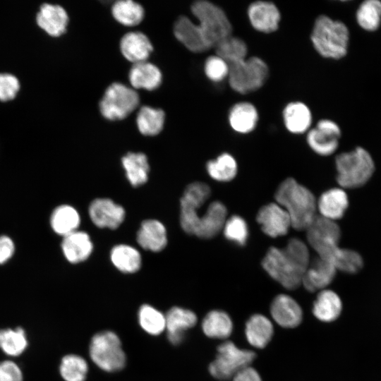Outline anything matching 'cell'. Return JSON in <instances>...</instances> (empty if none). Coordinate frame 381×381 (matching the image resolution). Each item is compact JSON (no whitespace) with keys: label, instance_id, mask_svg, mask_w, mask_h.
I'll list each match as a JSON object with an SVG mask.
<instances>
[{"label":"cell","instance_id":"6da1fadb","mask_svg":"<svg viewBox=\"0 0 381 381\" xmlns=\"http://www.w3.org/2000/svg\"><path fill=\"white\" fill-rule=\"evenodd\" d=\"M310 262L306 244L299 238H292L283 248H270L262 259V266L283 287L294 290L301 284Z\"/></svg>","mask_w":381,"mask_h":381},{"label":"cell","instance_id":"7a4b0ae2","mask_svg":"<svg viewBox=\"0 0 381 381\" xmlns=\"http://www.w3.org/2000/svg\"><path fill=\"white\" fill-rule=\"evenodd\" d=\"M274 197L277 203L289 214L291 226L296 230H307L318 216L315 197L293 178L280 183Z\"/></svg>","mask_w":381,"mask_h":381},{"label":"cell","instance_id":"3957f363","mask_svg":"<svg viewBox=\"0 0 381 381\" xmlns=\"http://www.w3.org/2000/svg\"><path fill=\"white\" fill-rule=\"evenodd\" d=\"M349 37L348 27L343 22L320 15L315 20L310 40L321 56L338 60L347 54Z\"/></svg>","mask_w":381,"mask_h":381},{"label":"cell","instance_id":"277c9868","mask_svg":"<svg viewBox=\"0 0 381 381\" xmlns=\"http://www.w3.org/2000/svg\"><path fill=\"white\" fill-rule=\"evenodd\" d=\"M335 166L337 182L344 189L362 187L371 179L375 169L372 156L362 147L338 155Z\"/></svg>","mask_w":381,"mask_h":381},{"label":"cell","instance_id":"5b68a950","mask_svg":"<svg viewBox=\"0 0 381 381\" xmlns=\"http://www.w3.org/2000/svg\"><path fill=\"white\" fill-rule=\"evenodd\" d=\"M191 11L198 20L197 24L205 42L210 49L231 35L232 25L225 12L208 1H197L191 6Z\"/></svg>","mask_w":381,"mask_h":381},{"label":"cell","instance_id":"8992f818","mask_svg":"<svg viewBox=\"0 0 381 381\" xmlns=\"http://www.w3.org/2000/svg\"><path fill=\"white\" fill-rule=\"evenodd\" d=\"M229 66L228 82L235 92L245 95L260 89L269 75V68L262 59L251 56Z\"/></svg>","mask_w":381,"mask_h":381},{"label":"cell","instance_id":"52a82bcc","mask_svg":"<svg viewBox=\"0 0 381 381\" xmlns=\"http://www.w3.org/2000/svg\"><path fill=\"white\" fill-rule=\"evenodd\" d=\"M90 356L93 363L107 372H116L123 368L126 355L116 334L103 331L95 334L90 344Z\"/></svg>","mask_w":381,"mask_h":381},{"label":"cell","instance_id":"ba28073f","mask_svg":"<svg viewBox=\"0 0 381 381\" xmlns=\"http://www.w3.org/2000/svg\"><path fill=\"white\" fill-rule=\"evenodd\" d=\"M216 358L210 364V373L216 379H230L240 370L249 366L255 358L250 350L241 349L231 341H226L217 347Z\"/></svg>","mask_w":381,"mask_h":381},{"label":"cell","instance_id":"9c48e42d","mask_svg":"<svg viewBox=\"0 0 381 381\" xmlns=\"http://www.w3.org/2000/svg\"><path fill=\"white\" fill-rule=\"evenodd\" d=\"M139 96L135 90L120 83L111 84L100 102L102 116L111 121L120 120L128 116L138 105Z\"/></svg>","mask_w":381,"mask_h":381},{"label":"cell","instance_id":"30bf717a","mask_svg":"<svg viewBox=\"0 0 381 381\" xmlns=\"http://www.w3.org/2000/svg\"><path fill=\"white\" fill-rule=\"evenodd\" d=\"M306 231L308 242L318 257L330 262L340 247L341 230L337 222L317 216Z\"/></svg>","mask_w":381,"mask_h":381},{"label":"cell","instance_id":"8fae6325","mask_svg":"<svg viewBox=\"0 0 381 381\" xmlns=\"http://www.w3.org/2000/svg\"><path fill=\"white\" fill-rule=\"evenodd\" d=\"M208 185L200 181L193 182L186 188L181 198L180 223L183 230L194 235L200 207L210 195Z\"/></svg>","mask_w":381,"mask_h":381},{"label":"cell","instance_id":"7c38bea8","mask_svg":"<svg viewBox=\"0 0 381 381\" xmlns=\"http://www.w3.org/2000/svg\"><path fill=\"white\" fill-rule=\"evenodd\" d=\"M341 134L339 125L332 120L325 119L320 120L315 128L308 131L306 140L315 153L329 156L338 148Z\"/></svg>","mask_w":381,"mask_h":381},{"label":"cell","instance_id":"4fadbf2b","mask_svg":"<svg viewBox=\"0 0 381 381\" xmlns=\"http://www.w3.org/2000/svg\"><path fill=\"white\" fill-rule=\"evenodd\" d=\"M256 219L262 231L272 238L286 234L291 226L289 214L277 202L262 206L257 214Z\"/></svg>","mask_w":381,"mask_h":381},{"label":"cell","instance_id":"5bb4252c","mask_svg":"<svg viewBox=\"0 0 381 381\" xmlns=\"http://www.w3.org/2000/svg\"><path fill=\"white\" fill-rule=\"evenodd\" d=\"M247 13L250 25L258 32L272 33L279 28L281 14L271 1H254L248 6Z\"/></svg>","mask_w":381,"mask_h":381},{"label":"cell","instance_id":"9a60e30c","mask_svg":"<svg viewBox=\"0 0 381 381\" xmlns=\"http://www.w3.org/2000/svg\"><path fill=\"white\" fill-rule=\"evenodd\" d=\"M89 215L95 226L115 229L123 222L125 210L111 199L97 198L90 205Z\"/></svg>","mask_w":381,"mask_h":381},{"label":"cell","instance_id":"2e32d148","mask_svg":"<svg viewBox=\"0 0 381 381\" xmlns=\"http://www.w3.org/2000/svg\"><path fill=\"white\" fill-rule=\"evenodd\" d=\"M272 319L284 328H294L299 325L303 318L300 305L289 295L279 294L272 301L270 306Z\"/></svg>","mask_w":381,"mask_h":381},{"label":"cell","instance_id":"e0dca14e","mask_svg":"<svg viewBox=\"0 0 381 381\" xmlns=\"http://www.w3.org/2000/svg\"><path fill=\"white\" fill-rule=\"evenodd\" d=\"M227 210L219 201L212 202L199 217L194 235L201 238H211L222 231L226 220Z\"/></svg>","mask_w":381,"mask_h":381},{"label":"cell","instance_id":"ac0fdd59","mask_svg":"<svg viewBox=\"0 0 381 381\" xmlns=\"http://www.w3.org/2000/svg\"><path fill=\"white\" fill-rule=\"evenodd\" d=\"M337 271L329 261L318 257L310 262L303 276L301 284L310 292L323 290L333 281Z\"/></svg>","mask_w":381,"mask_h":381},{"label":"cell","instance_id":"d6986e66","mask_svg":"<svg viewBox=\"0 0 381 381\" xmlns=\"http://www.w3.org/2000/svg\"><path fill=\"white\" fill-rule=\"evenodd\" d=\"M348 195L342 188H333L325 191L317 200L320 216L334 221L344 215L349 207Z\"/></svg>","mask_w":381,"mask_h":381},{"label":"cell","instance_id":"ffe728a7","mask_svg":"<svg viewBox=\"0 0 381 381\" xmlns=\"http://www.w3.org/2000/svg\"><path fill=\"white\" fill-rule=\"evenodd\" d=\"M38 26L52 37L63 35L68 23L66 10L59 5L42 4L36 16Z\"/></svg>","mask_w":381,"mask_h":381},{"label":"cell","instance_id":"44dd1931","mask_svg":"<svg viewBox=\"0 0 381 381\" xmlns=\"http://www.w3.org/2000/svg\"><path fill=\"white\" fill-rule=\"evenodd\" d=\"M165 320L168 339L174 345L179 344L183 339L184 332L197 322L196 315L193 311L180 307L171 308Z\"/></svg>","mask_w":381,"mask_h":381},{"label":"cell","instance_id":"7402d4cb","mask_svg":"<svg viewBox=\"0 0 381 381\" xmlns=\"http://www.w3.org/2000/svg\"><path fill=\"white\" fill-rule=\"evenodd\" d=\"M136 240L145 250L161 251L167 243L166 228L157 219H145L137 232Z\"/></svg>","mask_w":381,"mask_h":381},{"label":"cell","instance_id":"603a6c76","mask_svg":"<svg viewBox=\"0 0 381 381\" xmlns=\"http://www.w3.org/2000/svg\"><path fill=\"white\" fill-rule=\"evenodd\" d=\"M120 49L127 60L136 64L145 61L153 47L148 37L143 32H130L121 39Z\"/></svg>","mask_w":381,"mask_h":381},{"label":"cell","instance_id":"cb8c5ba5","mask_svg":"<svg viewBox=\"0 0 381 381\" xmlns=\"http://www.w3.org/2000/svg\"><path fill=\"white\" fill-rule=\"evenodd\" d=\"M61 248L68 261L78 263L89 258L93 245L86 232L76 230L64 236Z\"/></svg>","mask_w":381,"mask_h":381},{"label":"cell","instance_id":"d4e9b609","mask_svg":"<svg viewBox=\"0 0 381 381\" xmlns=\"http://www.w3.org/2000/svg\"><path fill=\"white\" fill-rule=\"evenodd\" d=\"M175 37L188 49L201 53L210 49L197 24L186 16H180L174 27Z\"/></svg>","mask_w":381,"mask_h":381},{"label":"cell","instance_id":"484cf974","mask_svg":"<svg viewBox=\"0 0 381 381\" xmlns=\"http://www.w3.org/2000/svg\"><path fill=\"white\" fill-rule=\"evenodd\" d=\"M228 119L231 128L234 131L246 134L255 128L258 121V112L253 104L241 102L231 107Z\"/></svg>","mask_w":381,"mask_h":381},{"label":"cell","instance_id":"4316f807","mask_svg":"<svg viewBox=\"0 0 381 381\" xmlns=\"http://www.w3.org/2000/svg\"><path fill=\"white\" fill-rule=\"evenodd\" d=\"M282 116L286 128L291 133L302 134L309 131L312 123V114L303 102L289 103L284 107Z\"/></svg>","mask_w":381,"mask_h":381},{"label":"cell","instance_id":"83f0119b","mask_svg":"<svg viewBox=\"0 0 381 381\" xmlns=\"http://www.w3.org/2000/svg\"><path fill=\"white\" fill-rule=\"evenodd\" d=\"M274 334L273 325L270 320L261 314L250 317L245 326V334L248 342L253 347H265Z\"/></svg>","mask_w":381,"mask_h":381},{"label":"cell","instance_id":"f1b7e54d","mask_svg":"<svg viewBox=\"0 0 381 381\" xmlns=\"http://www.w3.org/2000/svg\"><path fill=\"white\" fill-rule=\"evenodd\" d=\"M314 316L322 322H333L342 310V302L339 295L329 289L321 290L313 306Z\"/></svg>","mask_w":381,"mask_h":381},{"label":"cell","instance_id":"f546056e","mask_svg":"<svg viewBox=\"0 0 381 381\" xmlns=\"http://www.w3.org/2000/svg\"><path fill=\"white\" fill-rule=\"evenodd\" d=\"M129 81L134 88L153 90L161 84L162 73L157 66L146 61L133 64Z\"/></svg>","mask_w":381,"mask_h":381},{"label":"cell","instance_id":"4dcf8cb0","mask_svg":"<svg viewBox=\"0 0 381 381\" xmlns=\"http://www.w3.org/2000/svg\"><path fill=\"white\" fill-rule=\"evenodd\" d=\"M126 176L131 184L137 187L147 182L150 170L147 156L141 152H128L121 159Z\"/></svg>","mask_w":381,"mask_h":381},{"label":"cell","instance_id":"1f68e13d","mask_svg":"<svg viewBox=\"0 0 381 381\" xmlns=\"http://www.w3.org/2000/svg\"><path fill=\"white\" fill-rule=\"evenodd\" d=\"M202 329L208 337L224 339L231 335L233 323L226 312L214 310L205 315L202 322Z\"/></svg>","mask_w":381,"mask_h":381},{"label":"cell","instance_id":"d6a6232c","mask_svg":"<svg viewBox=\"0 0 381 381\" xmlns=\"http://www.w3.org/2000/svg\"><path fill=\"white\" fill-rule=\"evenodd\" d=\"M80 218L72 206L62 205L57 207L50 218L52 228L56 234L65 236L77 230Z\"/></svg>","mask_w":381,"mask_h":381},{"label":"cell","instance_id":"836d02e7","mask_svg":"<svg viewBox=\"0 0 381 381\" xmlns=\"http://www.w3.org/2000/svg\"><path fill=\"white\" fill-rule=\"evenodd\" d=\"M110 259L113 265L124 273L137 272L142 263L140 253L135 248L126 244H119L112 248Z\"/></svg>","mask_w":381,"mask_h":381},{"label":"cell","instance_id":"e575fe53","mask_svg":"<svg viewBox=\"0 0 381 381\" xmlns=\"http://www.w3.org/2000/svg\"><path fill=\"white\" fill-rule=\"evenodd\" d=\"M28 341L22 327L0 329V349L9 356H18L27 349Z\"/></svg>","mask_w":381,"mask_h":381},{"label":"cell","instance_id":"d590c367","mask_svg":"<svg viewBox=\"0 0 381 381\" xmlns=\"http://www.w3.org/2000/svg\"><path fill=\"white\" fill-rule=\"evenodd\" d=\"M164 112L159 109L142 107L138 112L136 123L139 131L145 135H155L162 130Z\"/></svg>","mask_w":381,"mask_h":381},{"label":"cell","instance_id":"8d00e7d4","mask_svg":"<svg viewBox=\"0 0 381 381\" xmlns=\"http://www.w3.org/2000/svg\"><path fill=\"white\" fill-rule=\"evenodd\" d=\"M206 169L211 178L226 182L231 181L236 175L238 166L234 157L226 152L219 155L215 159L207 163Z\"/></svg>","mask_w":381,"mask_h":381},{"label":"cell","instance_id":"74e56055","mask_svg":"<svg viewBox=\"0 0 381 381\" xmlns=\"http://www.w3.org/2000/svg\"><path fill=\"white\" fill-rule=\"evenodd\" d=\"M113 17L121 24L134 26L139 24L144 17L143 6L131 0H119L111 7Z\"/></svg>","mask_w":381,"mask_h":381},{"label":"cell","instance_id":"f35d334b","mask_svg":"<svg viewBox=\"0 0 381 381\" xmlns=\"http://www.w3.org/2000/svg\"><path fill=\"white\" fill-rule=\"evenodd\" d=\"M216 55L229 65L246 59L248 47L243 40L232 35L219 42L215 47Z\"/></svg>","mask_w":381,"mask_h":381},{"label":"cell","instance_id":"ab89813d","mask_svg":"<svg viewBox=\"0 0 381 381\" xmlns=\"http://www.w3.org/2000/svg\"><path fill=\"white\" fill-rule=\"evenodd\" d=\"M358 25L363 30L373 32L377 30L381 24V1L365 0L358 6L356 13Z\"/></svg>","mask_w":381,"mask_h":381},{"label":"cell","instance_id":"60d3db41","mask_svg":"<svg viewBox=\"0 0 381 381\" xmlns=\"http://www.w3.org/2000/svg\"><path fill=\"white\" fill-rule=\"evenodd\" d=\"M87 372V363L80 356L68 354L61 361L59 373L65 381H85Z\"/></svg>","mask_w":381,"mask_h":381},{"label":"cell","instance_id":"b9f144b4","mask_svg":"<svg viewBox=\"0 0 381 381\" xmlns=\"http://www.w3.org/2000/svg\"><path fill=\"white\" fill-rule=\"evenodd\" d=\"M138 322L142 329L151 335L160 334L166 328L165 315L147 304L140 308Z\"/></svg>","mask_w":381,"mask_h":381},{"label":"cell","instance_id":"7bdbcfd3","mask_svg":"<svg viewBox=\"0 0 381 381\" xmlns=\"http://www.w3.org/2000/svg\"><path fill=\"white\" fill-rule=\"evenodd\" d=\"M337 270L347 273L356 274L363 267V259L357 251L339 248L330 261Z\"/></svg>","mask_w":381,"mask_h":381},{"label":"cell","instance_id":"ee69618b","mask_svg":"<svg viewBox=\"0 0 381 381\" xmlns=\"http://www.w3.org/2000/svg\"><path fill=\"white\" fill-rule=\"evenodd\" d=\"M224 237L239 246H243L248 237V227L246 221L238 215L226 219L223 229Z\"/></svg>","mask_w":381,"mask_h":381},{"label":"cell","instance_id":"f6af8a7d","mask_svg":"<svg viewBox=\"0 0 381 381\" xmlns=\"http://www.w3.org/2000/svg\"><path fill=\"white\" fill-rule=\"evenodd\" d=\"M204 71L208 79L219 83L228 78L229 66L223 59L215 54L206 59Z\"/></svg>","mask_w":381,"mask_h":381},{"label":"cell","instance_id":"bcb514c9","mask_svg":"<svg viewBox=\"0 0 381 381\" xmlns=\"http://www.w3.org/2000/svg\"><path fill=\"white\" fill-rule=\"evenodd\" d=\"M20 90L18 79L10 73H0V100L7 102L16 97Z\"/></svg>","mask_w":381,"mask_h":381},{"label":"cell","instance_id":"7dc6e473","mask_svg":"<svg viewBox=\"0 0 381 381\" xmlns=\"http://www.w3.org/2000/svg\"><path fill=\"white\" fill-rule=\"evenodd\" d=\"M0 381H23L22 370L17 363L10 360L0 362Z\"/></svg>","mask_w":381,"mask_h":381},{"label":"cell","instance_id":"c3c4849f","mask_svg":"<svg viewBox=\"0 0 381 381\" xmlns=\"http://www.w3.org/2000/svg\"><path fill=\"white\" fill-rule=\"evenodd\" d=\"M15 246L11 238L6 236H0V264L8 260L13 255Z\"/></svg>","mask_w":381,"mask_h":381},{"label":"cell","instance_id":"681fc988","mask_svg":"<svg viewBox=\"0 0 381 381\" xmlns=\"http://www.w3.org/2000/svg\"><path fill=\"white\" fill-rule=\"evenodd\" d=\"M232 378L233 381H262L258 371L250 365L240 370Z\"/></svg>","mask_w":381,"mask_h":381}]
</instances>
